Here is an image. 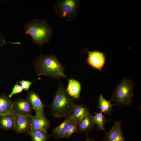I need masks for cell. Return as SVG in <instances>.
<instances>
[{
    "label": "cell",
    "instance_id": "cell-6",
    "mask_svg": "<svg viewBox=\"0 0 141 141\" xmlns=\"http://www.w3.org/2000/svg\"><path fill=\"white\" fill-rule=\"evenodd\" d=\"M32 107L26 98H21L13 102L12 112L15 115L22 116H31Z\"/></svg>",
    "mask_w": 141,
    "mask_h": 141
},
{
    "label": "cell",
    "instance_id": "cell-18",
    "mask_svg": "<svg viewBox=\"0 0 141 141\" xmlns=\"http://www.w3.org/2000/svg\"><path fill=\"white\" fill-rule=\"evenodd\" d=\"M13 102L5 94L0 95V115L12 112Z\"/></svg>",
    "mask_w": 141,
    "mask_h": 141
},
{
    "label": "cell",
    "instance_id": "cell-3",
    "mask_svg": "<svg viewBox=\"0 0 141 141\" xmlns=\"http://www.w3.org/2000/svg\"><path fill=\"white\" fill-rule=\"evenodd\" d=\"M24 31L31 37L32 42L39 46L48 43L52 34L50 24L45 20L36 19L26 22Z\"/></svg>",
    "mask_w": 141,
    "mask_h": 141
},
{
    "label": "cell",
    "instance_id": "cell-16",
    "mask_svg": "<svg viewBox=\"0 0 141 141\" xmlns=\"http://www.w3.org/2000/svg\"><path fill=\"white\" fill-rule=\"evenodd\" d=\"M112 101L111 99L110 101L107 100L104 97L102 94H100L98 103V108L100 110V112L105 114L111 115L112 111V107L115 105V104H111Z\"/></svg>",
    "mask_w": 141,
    "mask_h": 141
},
{
    "label": "cell",
    "instance_id": "cell-21",
    "mask_svg": "<svg viewBox=\"0 0 141 141\" xmlns=\"http://www.w3.org/2000/svg\"><path fill=\"white\" fill-rule=\"evenodd\" d=\"M78 125L71 120L69 124L64 137L69 138L74 133L78 131Z\"/></svg>",
    "mask_w": 141,
    "mask_h": 141
},
{
    "label": "cell",
    "instance_id": "cell-2",
    "mask_svg": "<svg viewBox=\"0 0 141 141\" xmlns=\"http://www.w3.org/2000/svg\"><path fill=\"white\" fill-rule=\"evenodd\" d=\"M58 87L50 106L51 115L57 118H66L71 114L75 104L73 99L58 81Z\"/></svg>",
    "mask_w": 141,
    "mask_h": 141
},
{
    "label": "cell",
    "instance_id": "cell-24",
    "mask_svg": "<svg viewBox=\"0 0 141 141\" xmlns=\"http://www.w3.org/2000/svg\"><path fill=\"white\" fill-rule=\"evenodd\" d=\"M5 39L4 35L0 32V49L2 47L6 45L8 43L13 44H14V42H6L5 41Z\"/></svg>",
    "mask_w": 141,
    "mask_h": 141
},
{
    "label": "cell",
    "instance_id": "cell-1",
    "mask_svg": "<svg viewBox=\"0 0 141 141\" xmlns=\"http://www.w3.org/2000/svg\"><path fill=\"white\" fill-rule=\"evenodd\" d=\"M35 73L38 76L44 75L58 79L67 77L65 68L57 57L52 54L41 55L34 62Z\"/></svg>",
    "mask_w": 141,
    "mask_h": 141
},
{
    "label": "cell",
    "instance_id": "cell-20",
    "mask_svg": "<svg viewBox=\"0 0 141 141\" xmlns=\"http://www.w3.org/2000/svg\"><path fill=\"white\" fill-rule=\"evenodd\" d=\"M31 137L33 141H47V132L39 130L30 131L27 133Z\"/></svg>",
    "mask_w": 141,
    "mask_h": 141
},
{
    "label": "cell",
    "instance_id": "cell-5",
    "mask_svg": "<svg viewBox=\"0 0 141 141\" xmlns=\"http://www.w3.org/2000/svg\"><path fill=\"white\" fill-rule=\"evenodd\" d=\"M78 2L75 0H63L59 2L57 7L60 16L70 20L76 14Z\"/></svg>",
    "mask_w": 141,
    "mask_h": 141
},
{
    "label": "cell",
    "instance_id": "cell-10",
    "mask_svg": "<svg viewBox=\"0 0 141 141\" xmlns=\"http://www.w3.org/2000/svg\"><path fill=\"white\" fill-rule=\"evenodd\" d=\"M31 116H22L15 115L14 130L16 133L18 134L26 133H27L30 131Z\"/></svg>",
    "mask_w": 141,
    "mask_h": 141
},
{
    "label": "cell",
    "instance_id": "cell-17",
    "mask_svg": "<svg viewBox=\"0 0 141 141\" xmlns=\"http://www.w3.org/2000/svg\"><path fill=\"white\" fill-rule=\"evenodd\" d=\"M71 121L69 117L60 125L55 128L51 134L49 136H53L58 138H64L68 126Z\"/></svg>",
    "mask_w": 141,
    "mask_h": 141
},
{
    "label": "cell",
    "instance_id": "cell-22",
    "mask_svg": "<svg viewBox=\"0 0 141 141\" xmlns=\"http://www.w3.org/2000/svg\"><path fill=\"white\" fill-rule=\"evenodd\" d=\"M40 79V78H38L35 80L32 81H30L29 80H22L17 82L20 85L23 90L25 91H29L31 85L35 80L37 79Z\"/></svg>",
    "mask_w": 141,
    "mask_h": 141
},
{
    "label": "cell",
    "instance_id": "cell-13",
    "mask_svg": "<svg viewBox=\"0 0 141 141\" xmlns=\"http://www.w3.org/2000/svg\"><path fill=\"white\" fill-rule=\"evenodd\" d=\"M68 95L73 99L78 100L81 90L80 83L73 79H68L67 87L66 89Z\"/></svg>",
    "mask_w": 141,
    "mask_h": 141
},
{
    "label": "cell",
    "instance_id": "cell-14",
    "mask_svg": "<svg viewBox=\"0 0 141 141\" xmlns=\"http://www.w3.org/2000/svg\"><path fill=\"white\" fill-rule=\"evenodd\" d=\"M15 118L13 113L0 115V127L5 130H14Z\"/></svg>",
    "mask_w": 141,
    "mask_h": 141
},
{
    "label": "cell",
    "instance_id": "cell-12",
    "mask_svg": "<svg viewBox=\"0 0 141 141\" xmlns=\"http://www.w3.org/2000/svg\"><path fill=\"white\" fill-rule=\"evenodd\" d=\"M89 113V109L86 106L75 104L69 117L72 121L78 125Z\"/></svg>",
    "mask_w": 141,
    "mask_h": 141
},
{
    "label": "cell",
    "instance_id": "cell-23",
    "mask_svg": "<svg viewBox=\"0 0 141 141\" xmlns=\"http://www.w3.org/2000/svg\"><path fill=\"white\" fill-rule=\"evenodd\" d=\"M23 89L18 83H16L14 86L12 90L8 96L9 98L11 97L14 95L20 93L23 91Z\"/></svg>",
    "mask_w": 141,
    "mask_h": 141
},
{
    "label": "cell",
    "instance_id": "cell-26",
    "mask_svg": "<svg viewBox=\"0 0 141 141\" xmlns=\"http://www.w3.org/2000/svg\"><path fill=\"white\" fill-rule=\"evenodd\" d=\"M4 1H0V3L1 2H3Z\"/></svg>",
    "mask_w": 141,
    "mask_h": 141
},
{
    "label": "cell",
    "instance_id": "cell-8",
    "mask_svg": "<svg viewBox=\"0 0 141 141\" xmlns=\"http://www.w3.org/2000/svg\"><path fill=\"white\" fill-rule=\"evenodd\" d=\"M31 118L30 131L41 130L47 132L50 125L44 113H36L34 116H31Z\"/></svg>",
    "mask_w": 141,
    "mask_h": 141
},
{
    "label": "cell",
    "instance_id": "cell-11",
    "mask_svg": "<svg viewBox=\"0 0 141 141\" xmlns=\"http://www.w3.org/2000/svg\"><path fill=\"white\" fill-rule=\"evenodd\" d=\"M26 99L30 103L36 114L44 113V108L45 105L42 102L39 96L35 92L33 91H29Z\"/></svg>",
    "mask_w": 141,
    "mask_h": 141
},
{
    "label": "cell",
    "instance_id": "cell-9",
    "mask_svg": "<svg viewBox=\"0 0 141 141\" xmlns=\"http://www.w3.org/2000/svg\"><path fill=\"white\" fill-rule=\"evenodd\" d=\"M121 127V121H115L111 129L108 132H105V137L103 141H125Z\"/></svg>",
    "mask_w": 141,
    "mask_h": 141
},
{
    "label": "cell",
    "instance_id": "cell-15",
    "mask_svg": "<svg viewBox=\"0 0 141 141\" xmlns=\"http://www.w3.org/2000/svg\"><path fill=\"white\" fill-rule=\"evenodd\" d=\"M95 124L92 116L89 113L78 124V131L87 134L93 128Z\"/></svg>",
    "mask_w": 141,
    "mask_h": 141
},
{
    "label": "cell",
    "instance_id": "cell-4",
    "mask_svg": "<svg viewBox=\"0 0 141 141\" xmlns=\"http://www.w3.org/2000/svg\"><path fill=\"white\" fill-rule=\"evenodd\" d=\"M134 84L131 79L126 78L119 82L113 92L111 99L115 105L128 106L131 104L134 96L133 89Z\"/></svg>",
    "mask_w": 141,
    "mask_h": 141
},
{
    "label": "cell",
    "instance_id": "cell-7",
    "mask_svg": "<svg viewBox=\"0 0 141 141\" xmlns=\"http://www.w3.org/2000/svg\"><path fill=\"white\" fill-rule=\"evenodd\" d=\"M88 53V57L86 62L90 66L93 68L102 71L105 61L104 54L97 51H86Z\"/></svg>",
    "mask_w": 141,
    "mask_h": 141
},
{
    "label": "cell",
    "instance_id": "cell-25",
    "mask_svg": "<svg viewBox=\"0 0 141 141\" xmlns=\"http://www.w3.org/2000/svg\"><path fill=\"white\" fill-rule=\"evenodd\" d=\"M93 140L92 139L90 138L88 136L87 138L85 141H93Z\"/></svg>",
    "mask_w": 141,
    "mask_h": 141
},
{
    "label": "cell",
    "instance_id": "cell-19",
    "mask_svg": "<svg viewBox=\"0 0 141 141\" xmlns=\"http://www.w3.org/2000/svg\"><path fill=\"white\" fill-rule=\"evenodd\" d=\"M95 115L92 116V117L95 123L97 125V130L104 131L105 132L104 125L105 123L108 121L106 118L101 112L99 113L95 112Z\"/></svg>",
    "mask_w": 141,
    "mask_h": 141
}]
</instances>
